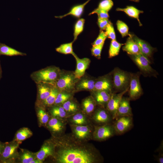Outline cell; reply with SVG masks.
<instances>
[{
	"label": "cell",
	"mask_w": 163,
	"mask_h": 163,
	"mask_svg": "<svg viewBox=\"0 0 163 163\" xmlns=\"http://www.w3.org/2000/svg\"><path fill=\"white\" fill-rule=\"evenodd\" d=\"M62 107L66 112L75 113L78 110V106L76 103L69 100L62 104Z\"/></svg>",
	"instance_id": "cell-34"
},
{
	"label": "cell",
	"mask_w": 163,
	"mask_h": 163,
	"mask_svg": "<svg viewBox=\"0 0 163 163\" xmlns=\"http://www.w3.org/2000/svg\"><path fill=\"white\" fill-rule=\"evenodd\" d=\"M113 124L116 135H121L130 130L133 126V116L117 118Z\"/></svg>",
	"instance_id": "cell-9"
},
{
	"label": "cell",
	"mask_w": 163,
	"mask_h": 163,
	"mask_svg": "<svg viewBox=\"0 0 163 163\" xmlns=\"http://www.w3.org/2000/svg\"><path fill=\"white\" fill-rule=\"evenodd\" d=\"M93 92V98L96 104L104 108L106 107L111 94L104 91H95Z\"/></svg>",
	"instance_id": "cell-18"
},
{
	"label": "cell",
	"mask_w": 163,
	"mask_h": 163,
	"mask_svg": "<svg viewBox=\"0 0 163 163\" xmlns=\"http://www.w3.org/2000/svg\"><path fill=\"white\" fill-rule=\"evenodd\" d=\"M126 43L123 47V50L129 55L136 54L140 52L139 48L137 44L132 38L130 34Z\"/></svg>",
	"instance_id": "cell-21"
},
{
	"label": "cell",
	"mask_w": 163,
	"mask_h": 163,
	"mask_svg": "<svg viewBox=\"0 0 163 163\" xmlns=\"http://www.w3.org/2000/svg\"><path fill=\"white\" fill-rule=\"evenodd\" d=\"M72 121L74 124L77 125H85L88 122L86 117L81 113H78L74 115L72 118Z\"/></svg>",
	"instance_id": "cell-35"
},
{
	"label": "cell",
	"mask_w": 163,
	"mask_h": 163,
	"mask_svg": "<svg viewBox=\"0 0 163 163\" xmlns=\"http://www.w3.org/2000/svg\"><path fill=\"white\" fill-rule=\"evenodd\" d=\"M59 91L54 86L52 88L50 93L48 97L39 105L37 106H50L54 104Z\"/></svg>",
	"instance_id": "cell-28"
},
{
	"label": "cell",
	"mask_w": 163,
	"mask_h": 163,
	"mask_svg": "<svg viewBox=\"0 0 163 163\" xmlns=\"http://www.w3.org/2000/svg\"><path fill=\"white\" fill-rule=\"evenodd\" d=\"M93 118L96 123L101 125L110 123L113 120L109 112L103 107L100 108L96 110Z\"/></svg>",
	"instance_id": "cell-13"
},
{
	"label": "cell",
	"mask_w": 163,
	"mask_h": 163,
	"mask_svg": "<svg viewBox=\"0 0 163 163\" xmlns=\"http://www.w3.org/2000/svg\"><path fill=\"white\" fill-rule=\"evenodd\" d=\"M47 126L53 133H57L62 131L65 127L64 123L59 118L53 117L48 121Z\"/></svg>",
	"instance_id": "cell-19"
},
{
	"label": "cell",
	"mask_w": 163,
	"mask_h": 163,
	"mask_svg": "<svg viewBox=\"0 0 163 163\" xmlns=\"http://www.w3.org/2000/svg\"><path fill=\"white\" fill-rule=\"evenodd\" d=\"M71 96V94L69 93L63 91L59 92L55 100L54 104L56 105L63 104L68 100Z\"/></svg>",
	"instance_id": "cell-36"
},
{
	"label": "cell",
	"mask_w": 163,
	"mask_h": 163,
	"mask_svg": "<svg viewBox=\"0 0 163 163\" xmlns=\"http://www.w3.org/2000/svg\"><path fill=\"white\" fill-rule=\"evenodd\" d=\"M37 89V105H40L50 94L52 85L43 83L36 84Z\"/></svg>",
	"instance_id": "cell-15"
},
{
	"label": "cell",
	"mask_w": 163,
	"mask_h": 163,
	"mask_svg": "<svg viewBox=\"0 0 163 163\" xmlns=\"http://www.w3.org/2000/svg\"><path fill=\"white\" fill-rule=\"evenodd\" d=\"M72 55L75 58L76 62V69L74 73V76L76 79H79L85 74L91 61L87 58H79L74 53Z\"/></svg>",
	"instance_id": "cell-14"
},
{
	"label": "cell",
	"mask_w": 163,
	"mask_h": 163,
	"mask_svg": "<svg viewBox=\"0 0 163 163\" xmlns=\"http://www.w3.org/2000/svg\"><path fill=\"white\" fill-rule=\"evenodd\" d=\"M117 11H121L125 12L130 17L136 19L138 21L140 26L142 25L139 18V14L143 13L142 11L139 10L135 7L131 6H128L125 8H118L116 9Z\"/></svg>",
	"instance_id": "cell-22"
},
{
	"label": "cell",
	"mask_w": 163,
	"mask_h": 163,
	"mask_svg": "<svg viewBox=\"0 0 163 163\" xmlns=\"http://www.w3.org/2000/svg\"><path fill=\"white\" fill-rule=\"evenodd\" d=\"M105 32L107 37L112 40H116V36L114 27L112 23L110 21L106 27Z\"/></svg>",
	"instance_id": "cell-39"
},
{
	"label": "cell",
	"mask_w": 163,
	"mask_h": 163,
	"mask_svg": "<svg viewBox=\"0 0 163 163\" xmlns=\"http://www.w3.org/2000/svg\"><path fill=\"white\" fill-rule=\"evenodd\" d=\"M94 14H97L98 18L108 19L109 17L108 12L97 8L94 9L89 15Z\"/></svg>",
	"instance_id": "cell-42"
},
{
	"label": "cell",
	"mask_w": 163,
	"mask_h": 163,
	"mask_svg": "<svg viewBox=\"0 0 163 163\" xmlns=\"http://www.w3.org/2000/svg\"><path fill=\"white\" fill-rule=\"evenodd\" d=\"M71 126L74 136L79 140L86 139L93 135V129L91 126L75 124Z\"/></svg>",
	"instance_id": "cell-12"
},
{
	"label": "cell",
	"mask_w": 163,
	"mask_h": 163,
	"mask_svg": "<svg viewBox=\"0 0 163 163\" xmlns=\"http://www.w3.org/2000/svg\"><path fill=\"white\" fill-rule=\"evenodd\" d=\"M1 55L10 56H24L26 55V54L9 47L5 44L0 43V56Z\"/></svg>",
	"instance_id": "cell-23"
},
{
	"label": "cell",
	"mask_w": 163,
	"mask_h": 163,
	"mask_svg": "<svg viewBox=\"0 0 163 163\" xmlns=\"http://www.w3.org/2000/svg\"><path fill=\"white\" fill-rule=\"evenodd\" d=\"M61 72L59 68L50 66L33 72L31 74L30 77L36 84L46 83L54 85Z\"/></svg>",
	"instance_id": "cell-2"
},
{
	"label": "cell",
	"mask_w": 163,
	"mask_h": 163,
	"mask_svg": "<svg viewBox=\"0 0 163 163\" xmlns=\"http://www.w3.org/2000/svg\"><path fill=\"white\" fill-rule=\"evenodd\" d=\"M85 22V19L82 18L78 20L75 23L74 28L73 42L77 39L78 35L83 31Z\"/></svg>",
	"instance_id": "cell-32"
},
{
	"label": "cell",
	"mask_w": 163,
	"mask_h": 163,
	"mask_svg": "<svg viewBox=\"0 0 163 163\" xmlns=\"http://www.w3.org/2000/svg\"><path fill=\"white\" fill-rule=\"evenodd\" d=\"M73 42L64 43L61 45L56 49V51L60 53L65 54H72L74 53L73 52L72 44Z\"/></svg>",
	"instance_id": "cell-31"
},
{
	"label": "cell",
	"mask_w": 163,
	"mask_h": 163,
	"mask_svg": "<svg viewBox=\"0 0 163 163\" xmlns=\"http://www.w3.org/2000/svg\"><path fill=\"white\" fill-rule=\"evenodd\" d=\"M2 77V70L0 61V80Z\"/></svg>",
	"instance_id": "cell-47"
},
{
	"label": "cell",
	"mask_w": 163,
	"mask_h": 163,
	"mask_svg": "<svg viewBox=\"0 0 163 163\" xmlns=\"http://www.w3.org/2000/svg\"><path fill=\"white\" fill-rule=\"evenodd\" d=\"M5 145V142H3L0 141V158L3 151Z\"/></svg>",
	"instance_id": "cell-45"
},
{
	"label": "cell",
	"mask_w": 163,
	"mask_h": 163,
	"mask_svg": "<svg viewBox=\"0 0 163 163\" xmlns=\"http://www.w3.org/2000/svg\"><path fill=\"white\" fill-rule=\"evenodd\" d=\"M130 56L142 74L146 76H157V72L151 66L149 59L141 53L130 55Z\"/></svg>",
	"instance_id": "cell-4"
},
{
	"label": "cell",
	"mask_w": 163,
	"mask_h": 163,
	"mask_svg": "<svg viewBox=\"0 0 163 163\" xmlns=\"http://www.w3.org/2000/svg\"><path fill=\"white\" fill-rule=\"evenodd\" d=\"M130 101L128 97H122L117 110V118L123 116H133Z\"/></svg>",
	"instance_id": "cell-17"
},
{
	"label": "cell",
	"mask_w": 163,
	"mask_h": 163,
	"mask_svg": "<svg viewBox=\"0 0 163 163\" xmlns=\"http://www.w3.org/2000/svg\"><path fill=\"white\" fill-rule=\"evenodd\" d=\"M74 74L67 73H62L55 82L54 86L59 91H68L73 89L76 82Z\"/></svg>",
	"instance_id": "cell-6"
},
{
	"label": "cell",
	"mask_w": 163,
	"mask_h": 163,
	"mask_svg": "<svg viewBox=\"0 0 163 163\" xmlns=\"http://www.w3.org/2000/svg\"><path fill=\"white\" fill-rule=\"evenodd\" d=\"M107 36L105 32L101 30L99 34L94 42L92 43V46L97 45L104 43V41Z\"/></svg>",
	"instance_id": "cell-41"
},
{
	"label": "cell",
	"mask_w": 163,
	"mask_h": 163,
	"mask_svg": "<svg viewBox=\"0 0 163 163\" xmlns=\"http://www.w3.org/2000/svg\"><path fill=\"white\" fill-rule=\"evenodd\" d=\"M116 135L113 124L110 123L95 126L93 136L95 140L102 141L106 140Z\"/></svg>",
	"instance_id": "cell-7"
},
{
	"label": "cell",
	"mask_w": 163,
	"mask_h": 163,
	"mask_svg": "<svg viewBox=\"0 0 163 163\" xmlns=\"http://www.w3.org/2000/svg\"><path fill=\"white\" fill-rule=\"evenodd\" d=\"M163 140L161 141L159 146L157 149V152L158 154L157 157H155L158 162L159 163H163Z\"/></svg>",
	"instance_id": "cell-43"
},
{
	"label": "cell",
	"mask_w": 163,
	"mask_h": 163,
	"mask_svg": "<svg viewBox=\"0 0 163 163\" xmlns=\"http://www.w3.org/2000/svg\"><path fill=\"white\" fill-rule=\"evenodd\" d=\"M54 145L53 155L59 163L101 162L102 157L94 146L82 143L69 136L52 141Z\"/></svg>",
	"instance_id": "cell-1"
},
{
	"label": "cell",
	"mask_w": 163,
	"mask_h": 163,
	"mask_svg": "<svg viewBox=\"0 0 163 163\" xmlns=\"http://www.w3.org/2000/svg\"><path fill=\"white\" fill-rule=\"evenodd\" d=\"M104 91L111 94L114 93L112 73L99 78L95 81L94 91Z\"/></svg>",
	"instance_id": "cell-11"
},
{
	"label": "cell",
	"mask_w": 163,
	"mask_h": 163,
	"mask_svg": "<svg viewBox=\"0 0 163 163\" xmlns=\"http://www.w3.org/2000/svg\"><path fill=\"white\" fill-rule=\"evenodd\" d=\"M20 162L22 163H30L36 158V153L26 150H23L19 157Z\"/></svg>",
	"instance_id": "cell-30"
},
{
	"label": "cell",
	"mask_w": 163,
	"mask_h": 163,
	"mask_svg": "<svg viewBox=\"0 0 163 163\" xmlns=\"http://www.w3.org/2000/svg\"><path fill=\"white\" fill-rule=\"evenodd\" d=\"M42 162L37 158H35L31 161L30 163H41Z\"/></svg>",
	"instance_id": "cell-46"
},
{
	"label": "cell",
	"mask_w": 163,
	"mask_h": 163,
	"mask_svg": "<svg viewBox=\"0 0 163 163\" xmlns=\"http://www.w3.org/2000/svg\"><path fill=\"white\" fill-rule=\"evenodd\" d=\"M21 143L14 140L5 142L4 147L0 158V163L11 162L18 155V149Z\"/></svg>",
	"instance_id": "cell-5"
},
{
	"label": "cell",
	"mask_w": 163,
	"mask_h": 163,
	"mask_svg": "<svg viewBox=\"0 0 163 163\" xmlns=\"http://www.w3.org/2000/svg\"><path fill=\"white\" fill-rule=\"evenodd\" d=\"M124 45L120 43L116 40L111 41L109 51V57L112 58L117 55L121 46Z\"/></svg>",
	"instance_id": "cell-29"
},
{
	"label": "cell",
	"mask_w": 163,
	"mask_h": 163,
	"mask_svg": "<svg viewBox=\"0 0 163 163\" xmlns=\"http://www.w3.org/2000/svg\"><path fill=\"white\" fill-rule=\"evenodd\" d=\"M141 72L131 73L129 91V98L131 101L136 100L143 94L139 80Z\"/></svg>",
	"instance_id": "cell-8"
},
{
	"label": "cell",
	"mask_w": 163,
	"mask_h": 163,
	"mask_svg": "<svg viewBox=\"0 0 163 163\" xmlns=\"http://www.w3.org/2000/svg\"><path fill=\"white\" fill-rule=\"evenodd\" d=\"M116 25L117 30L123 37L129 35L128 27L125 23L118 20L117 22Z\"/></svg>",
	"instance_id": "cell-37"
},
{
	"label": "cell",
	"mask_w": 163,
	"mask_h": 163,
	"mask_svg": "<svg viewBox=\"0 0 163 163\" xmlns=\"http://www.w3.org/2000/svg\"><path fill=\"white\" fill-rule=\"evenodd\" d=\"M112 74L114 92H120L129 89L131 73L116 67Z\"/></svg>",
	"instance_id": "cell-3"
},
{
	"label": "cell",
	"mask_w": 163,
	"mask_h": 163,
	"mask_svg": "<svg viewBox=\"0 0 163 163\" xmlns=\"http://www.w3.org/2000/svg\"><path fill=\"white\" fill-rule=\"evenodd\" d=\"M54 148V145L52 141L45 142L40 150L36 153V158L43 162L48 157L53 155Z\"/></svg>",
	"instance_id": "cell-16"
},
{
	"label": "cell",
	"mask_w": 163,
	"mask_h": 163,
	"mask_svg": "<svg viewBox=\"0 0 163 163\" xmlns=\"http://www.w3.org/2000/svg\"><path fill=\"white\" fill-rule=\"evenodd\" d=\"M128 89L119 93H113L106 106V109L112 116L113 120L117 118V113L119 103L123 95Z\"/></svg>",
	"instance_id": "cell-10"
},
{
	"label": "cell",
	"mask_w": 163,
	"mask_h": 163,
	"mask_svg": "<svg viewBox=\"0 0 163 163\" xmlns=\"http://www.w3.org/2000/svg\"><path fill=\"white\" fill-rule=\"evenodd\" d=\"M109 22L108 19L98 18L97 24L100 28L102 30H105Z\"/></svg>",
	"instance_id": "cell-44"
},
{
	"label": "cell",
	"mask_w": 163,
	"mask_h": 163,
	"mask_svg": "<svg viewBox=\"0 0 163 163\" xmlns=\"http://www.w3.org/2000/svg\"><path fill=\"white\" fill-rule=\"evenodd\" d=\"M96 103L93 97H88L83 101L82 106L84 111L87 114H90L94 110Z\"/></svg>",
	"instance_id": "cell-27"
},
{
	"label": "cell",
	"mask_w": 163,
	"mask_h": 163,
	"mask_svg": "<svg viewBox=\"0 0 163 163\" xmlns=\"http://www.w3.org/2000/svg\"><path fill=\"white\" fill-rule=\"evenodd\" d=\"M130 1L134 2H139L140 0H129Z\"/></svg>",
	"instance_id": "cell-48"
},
{
	"label": "cell",
	"mask_w": 163,
	"mask_h": 163,
	"mask_svg": "<svg viewBox=\"0 0 163 163\" xmlns=\"http://www.w3.org/2000/svg\"><path fill=\"white\" fill-rule=\"evenodd\" d=\"M104 43L100 45L92 46L91 49L92 54L97 58L100 59L101 57V53Z\"/></svg>",
	"instance_id": "cell-40"
},
{
	"label": "cell",
	"mask_w": 163,
	"mask_h": 163,
	"mask_svg": "<svg viewBox=\"0 0 163 163\" xmlns=\"http://www.w3.org/2000/svg\"><path fill=\"white\" fill-rule=\"evenodd\" d=\"M37 106V114L40 125H46L49 120V115L42 106Z\"/></svg>",
	"instance_id": "cell-26"
},
{
	"label": "cell",
	"mask_w": 163,
	"mask_h": 163,
	"mask_svg": "<svg viewBox=\"0 0 163 163\" xmlns=\"http://www.w3.org/2000/svg\"><path fill=\"white\" fill-rule=\"evenodd\" d=\"M32 135V132L28 128H22L16 132L14 140L21 143L23 141L30 137Z\"/></svg>",
	"instance_id": "cell-24"
},
{
	"label": "cell",
	"mask_w": 163,
	"mask_h": 163,
	"mask_svg": "<svg viewBox=\"0 0 163 163\" xmlns=\"http://www.w3.org/2000/svg\"><path fill=\"white\" fill-rule=\"evenodd\" d=\"M50 112L53 117L59 118L65 117L67 114V112L62 106H58L53 107L50 110Z\"/></svg>",
	"instance_id": "cell-33"
},
{
	"label": "cell",
	"mask_w": 163,
	"mask_h": 163,
	"mask_svg": "<svg viewBox=\"0 0 163 163\" xmlns=\"http://www.w3.org/2000/svg\"><path fill=\"white\" fill-rule=\"evenodd\" d=\"M113 5L112 0H102L100 2L97 8L108 12Z\"/></svg>",
	"instance_id": "cell-38"
},
{
	"label": "cell",
	"mask_w": 163,
	"mask_h": 163,
	"mask_svg": "<svg viewBox=\"0 0 163 163\" xmlns=\"http://www.w3.org/2000/svg\"><path fill=\"white\" fill-rule=\"evenodd\" d=\"M91 0H87L84 3L73 6L69 11L63 15L55 16L56 18H62L69 15H72L77 18H80L82 14L85 6Z\"/></svg>",
	"instance_id": "cell-20"
},
{
	"label": "cell",
	"mask_w": 163,
	"mask_h": 163,
	"mask_svg": "<svg viewBox=\"0 0 163 163\" xmlns=\"http://www.w3.org/2000/svg\"><path fill=\"white\" fill-rule=\"evenodd\" d=\"M95 80L91 78H84L77 84L76 88L78 90H88L93 91Z\"/></svg>",
	"instance_id": "cell-25"
}]
</instances>
